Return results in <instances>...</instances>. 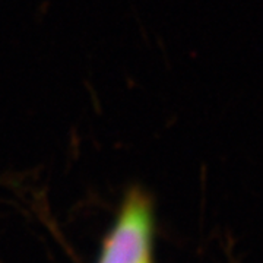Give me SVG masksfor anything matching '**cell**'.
I'll return each mask as SVG.
<instances>
[{"label": "cell", "instance_id": "obj_1", "mask_svg": "<svg viewBox=\"0 0 263 263\" xmlns=\"http://www.w3.org/2000/svg\"><path fill=\"white\" fill-rule=\"evenodd\" d=\"M152 208L148 196L132 189L104 245L100 263H149Z\"/></svg>", "mask_w": 263, "mask_h": 263}]
</instances>
